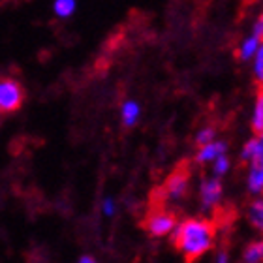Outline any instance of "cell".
Returning a JSON list of instances; mask_svg holds the SVG:
<instances>
[{"label": "cell", "instance_id": "cell-18", "mask_svg": "<svg viewBox=\"0 0 263 263\" xmlns=\"http://www.w3.org/2000/svg\"><path fill=\"white\" fill-rule=\"evenodd\" d=\"M104 211H105V214H113V203L107 199L105 201V205H104Z\"/></svg>", "mask_w": 263, "mask_h": 263}, {"label": "cell", "instance_id": "cell-11", "mask_svg": "<svg viewBox=\"0 0 263 263\" xmlns=\"http://www.w3.org/2000/svg\"><path fill=\"white\" fill-rule=\"evenodd\" d=\"M261 258H263V245H261V241H259V242H252V245H250V247L245 250V261L258 263V261H261Z\"/></svg>", "mask_w": 263, "mask_h": 263}, {"label": "cell", "instance_id": "cell-3", "mask_svg": "<svg viewBox=\"0 0 263 263\" xmlns=\"http://www.w3.org/2000/svg\"><path fill=\"white\" fill-rule=\"evenodd\" d=\"M25 88L19 81L11 77H2L0 79V113H13L21 109L25 102Z\"/></svg>", "mask_w": 263, "mask_h": 263}, {"label": "cell", "instance_id": "cell-13", "mask_svg": "<svg viewBox=\"0 0 263 263\" xmlns=\"http://www.w3.org/2000/svg\"><path fill=\"white\" fill-rule=\"evenodd\" d=\"M248 184H250V190L254 194H259L263 188V171L261 167H252L250 171V177H248Z\"/></svg>", "mask_w": 263, "mask_h": 263}, {"label": "cell", "instance_id": "cell-7", "mask_svg": "<svg viewBox=\"0 0 263 263\" xmlns=\"http://www.w3.org/2000/svg\"><path fill=\"white\" fill-rule=\"evenodd\" d=\"M201 151L197 153V162L199 164H207V162H211V160H214L218 154H224L226 153V143L224 141H209L205 143V145H201Z\"/></svg>", "mask_w": 263, "mask_h": 263}, {"label": "cell", "instance_id": "cell-21", "mask_svg": "<svg viewBox=\"0 0 263 263\" xmlns=\"http://www.w3.org/2000/svg\"><path fill=\"white\" fill-rule=\"evenodd\" d=\"M252 2H256V0H245V4H252Z\"/></svg>", "mask_w": 263, "mask_h": 263}, {"label": "cell", "instance_id": "cell-9", "mask_svg": "<svg viewBox=\"0 0 263 263\" xmlns=\"http://www.w3.org/2000/svg\"><path fill=\"white\" fill-rule=\"evenodd\" d=\"M252 128H254V134H256V136H261V130H263V96H261V92H259L258 100H256Z\"/></svg>", "mask_w": 263, "mask_h": 263}, {"label": "cell", "instance_id": "cell-15", "mask_svg": "<svg viewBox=\"0 0 263 263\" xmlns=\"http://www.w3.org/2000/svg\"><path fill=\"white\" fill-rule=\"evenodd\" d=\"M228 170H230V160L226 158L224 154H218V156L214 158V173H216V175H224Z\"/></svg>", "mask_w": 263, "mask_h": 263}, {"label": "cell", "instance_id": "cell-12", "mask_svg": "<svg viewBox=\"0 0 263 263\" xmlns=\"http://www.w3.org/2000/svg\"><path fill=\"white\" fill-rule=\"evenodd\" d=\"M250 222L254 224V228H259V230H261V226H263V203H261V199H256V201L250 205Z\"/></svg>", "mask_w": 263, "mask_h": 263}, {"label": "cell", "instance_id": "cell-8", "mask_svg": "<svg viewBox=\"0 0 263 263\" xmlns=\"http://www.w3.org/2000/svg\"><path fill=\"white\" fill-rule=\"evenodd\" d=\"M259 45H261V38H259V36H256V34H252L250 38L245 40V42H242V45H241V59H242V61L252 59V57L256 55V51H258Z\"/></svg>", "mask_w": 263, "mask_h": 263}, {"label": "cell", "instance_id": "cell-6", "mask_svg": "<svg viewBox=\"0 0 263 263\" xmlns=\"http://www.w3.org/2000/svg\"><path fill=\"white\" fill-rule=\"evenodd\" d=\"M263 145H261V136H256L254 139L245 145L242 148V160L252 162V167H261V158H263Z\"/></svg>", "mask_w": 263, "mask_h": 263}, {"label": "cell", "instance_id": "cell-16", "mask_svg": "<svg viewBox=\"0 0 263 263\" xmlns=\"http://www.w3.org/2000/svg\"><path fill=\"white\" fill-rule=\"evenodd\" d=\"M214 139V130L213 128H205V130H201L199 134H197V145H205V143L213 141Z\"/></svg>", "mask_w": 263, "mask_h": 263}, {"label": "cell", "instance_id": "cell-2", "mask_svg": "<svg viewBox=\"0 0 263 263\" xmlns=\"http://www.w3.org/2000/svg\"><path fill=\"white\" fill-rule=\"evenodd\" d=\"M177 216L171 211H165L164 203H151L147 218L143 220V228L153 237H164L175 230Z\"/></svg>", "mask_w": 263, "mask_h": 263}, {"label": "cell", "instance_id": "cell-1", "mask_svg": "<svg viewBox=\"0 0 263 263\" xmlns=\"http://www.w3.org/2000/svg\"><path fill=\"white\" fill-rule=\"evenodd\" d=\"M173 231H175L173 235L175 248L184 256L186 261H194L213 248L216 226L209 220L188 218L179 226V230Z\"/></svg>", "mask_w": 263, "mask_h": 263}, {"label": "cell", "instance_id": "cell-4", "mask_svg": "<svg viewBox=\"0 0 263 263\" xmlns=\"http://www.w3.org/2000/svg\"><path fill=\"white\" fill-rule=\"evenodd\" d=\"M190 175H192V171H190V164H188V160H184V162H181V164L177 165L175 170H173V173L165 179V184H164L165 196H171L173 199L181 197L188 186Z\"/></svg>", "mask_w": 263, "mask_h": 263}, {"label": "cell", "instance_id": "cell-19", "mask_svg": "<svg viewBox=\"0 0 263 263\" xmlns=\"http://www.w3.org/2000/svg\"><path fill=\"white\" fill-rule=\"evenodd\" d=\"M79 261H81V263H92V261H96V259L90 258V256H83V258L79 259Z\"/></svg>", "mask_w": 263, "mask_h": 263}, {"label": "cell", "instance_id": "cell-10", "mask_svg": "<svg viewBox=\"0 0 263 263\" xmlns=\"http://www.w3.org/2000/svg\"><path fill=\"white\" fill-rule=\"evenodd\" d=\"M137 117H139V105L136 102H126L122 105V121L126 126H132Z\"/></svg>", "mask_w": 263, "mask_h": 263}, {"label": "cell", "instance_id": "cell-5", "mask_svg": "<svg viewBox=\"0 0 263 263\" xmlns=\"http://www.w3.org/2000/svg\"><path fill=\"white\" fill-rule=\"evenodd\" d=\"M201 197L205 207H214L218 199L222 197V184L218 179H211L201 184Z\"/></svg>", "mask_w": 263, "mask_h": 263}, {"label": "cell", "instance_id": "cell-20", "mask_svg": "<svg viewBox=\"0 0 263 263\" xmlns=\"http://www.w3.org/2000/svg\"><path fill=\"white\" fill-rule=\"evenodd\" d=\"M218 261H220V263H224V261H228V256H226V254H224V252H222V254H220V256H218Z\"/></svg>", "mask_w": 263, "mask_h": 263}, {"label": "cell", "instance_id": "cell-14", "mask_svg": "<svg viewBox=\"0 0 263 263\" xmlns=\"http://www.w3.org/2000/svg\"><path fill=\"white\" fill-rule=\"evenodd\" d=\"M76 10V0H57L55 2V11L57 15L68 17Z\"/></svg>", "mask_w": 263, "mask_h": 263}, {"label": "cell", "instance_id": "cell-17", "mask_svg": "<svg viewBox=\"0 0 263 263\" xmlns=\"http://www.w3.org/2000/svg\"><path fill=\"white\" fill-rule=\"evenodd\" d=\"M256 77H258L259 81H261V77H263V49H261V45H259L258 51H256Z\"/></svg>", "mask_w": 263, "mask_h": 263}]
</instances>
